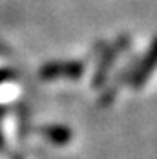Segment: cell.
I'll list each match as a JSON object with an SVG mask.
<instances>
[{
  "label": "cell",
  "mask_w": 157,
  "mask_h": 159,
  "mask_svg": "<svg viewBox=\"0 0 157 159\" xmlns=\"http://www.w3.org/2000/svg\"><path fill=\"white\" fill-rule=\"evenodd\" d=\"M80 64H53V66H46L42 70V77L46 79H53V77H62V75H68V77H77L80 75Z\"/></svg>",
  "instance_id": "1"
}]
</instances>
